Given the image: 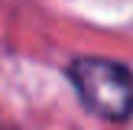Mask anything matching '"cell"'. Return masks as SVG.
Here are the masks:
<instances>
[{
	"instance_id": "6da1fadb",
	"label": "cell",
	"mask_w": 133,
	"mask_h": 130,
	"mask_svg": "<svg viewBox=\"0 0 133 130\" xmlns=\"http://www.w3.org/2000/svg\"><path fill=\"white\" fill-rule=\"evenodd\" d=\"M68 81L78 101L104 120L133 117V72L104 55H81L68 65Z\"/></svg>"
}]
</instances>
